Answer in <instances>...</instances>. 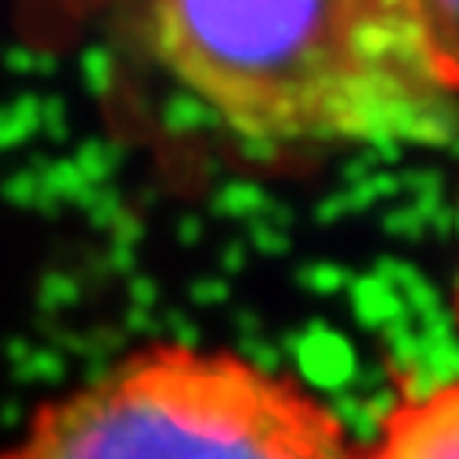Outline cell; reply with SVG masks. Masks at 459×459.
I'll list each match as a JSON object with an SVG mask.
<instances>
[{
	"mask_svg": "<svg viewBox=\"0 0 459 459\" xmlns=\"http://www.w3.org/2000/svg\"><path fill=\"white\" fill-rule=\"evenodd\" d=\"M160 65L261 145H437L455 98L405 0H152Z\"/></svg>",
	"mask_w": 459,
	"mask_h": 459,
	"instance_id": "cell-1",
	"label": "cell"
},
{
	"mask_svg": "<svg viewBox=\"0 0 459 459\" xmlns=\"http://www.w3.org/2000/svg\"><path fill=\"white\" fill-rule=\"evenodd\" d=\"M355 448L304 380L163 340L48 398L0 459H355Z\"/></svg>",
	"mask_w": 459,
	"mask_h": 459,
	"instance_id": "cell-2",
	"label": "cell"
},
{
	"mask_svg": "<svg viewBox=\"0 0 459 459\" xmlns=\"http://www.w3.org/2000/svg\"><path fill=\"white\" fill-rule=\"evenodd\" d=\"M355 459H459V380L398 398Z\"/></svg>",
	"mask_w": 459,
	"mask_h": 459,
	"instance_id": "cell-3",
	"label": "cell"
},
{
	"mask_svg": "<svg viewBox=\"0 0 459 459\" xmlns=\"http://www.w3.org/2000/svg\"><path fill=\"white\" fill-rule=\"evenodd\" d=\"M437 80L459 101V0H405Z\"/></svg>",
	"mask_w": 459,
	"mask_h": 459,
	"instance_id": "cell-4",
	"label": "cell"
},
{
	"mask_svg": "<svg viewBox=\"0 0 459 459\" xmlns=\"http://www.w3.org/2000/svg\"><path fill=\"white\" fill-rule=\"evenodd\" d=\"M455 322H459V279H455Z\"/></svg>",
	"mask_w": 459,
	"mask_h": 459,
	"instance_id": "cell-5",
	"label": "cell"
}]
</instances>
